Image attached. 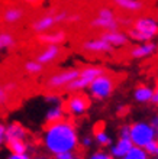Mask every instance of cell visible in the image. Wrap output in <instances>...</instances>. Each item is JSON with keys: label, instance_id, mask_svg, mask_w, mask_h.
<instances>
[{"label": "cell", "instance_id": "1", "mask_svg": "<svg viewBox=\"0 0 158 159\" xmlns=\"http://www.w3.org/2000/svg\"><path fill=\"white\" fill-rule=\"evenodd\" d=\"M41 145L50 156L75 152L80 146L79 129L70 119L46 125L41 134Z\"/></svg>", "mask_w": 158, "mask_h": 159}, {"label": "cell", "instance_id": "2", "mask_svg": "<svg viewBox=\"0 0 158 159\" xmlns=\"http://www.w3.org/2000/svg\"><path fill=\"white\" fill-rule=\"evenodd\" d=\"M126 34L135 43L155 41L158 36V20L152 16H138L133 19L132 26L126 30Z\"/></svg>", "mask_w": 158, "mask_h": 159}, {"label": "cell", "instance_id": "3", "mask_svg": "<svg viewBox=\"0 0 158 159\" xmlns=\"http://www.w3.org/2000/svg\"><path fill=\"white\" fill-rule=\"evenodd\" d=\"M115 88H116V81L113 78V75L106 72L103 75H100L96 80H93V83L87 88V93H89V96L92 97V98H94V100L103 101L113 96Z\"/></svg>", "mask_w": 158, "mask_h": 159}, {"label": "cell", "instance_id": "4", "mask_svg": "<svg viewBox=\"0 0 158 159\" xmlns=\"http://www.w3.org/2000/svg\"><path fill=\"white\" fill-rule=\"evenodd\" d=\"M131 130H129V139L133 143V146L145 148L146 145L152 140H155L154 129L148 120H135L129 123Z\"/></svg>", "mask_w": 158, "mask_h": 159}, {"label": "cell", "instance_id": "5", "mask_svg": "<svg viewBox=\"0 0 158 159\" xmlns=\"http://www.w3.org/2000/svg\"><path fill=\"white\" fill-rule=\"evenodd\" d=\"M90 100L83 93H71L68 98L64 101V109L65 113L73 119H80L90 109Z\"/></svg>", "mask_w": 158, "mask_h": 159}, {"label": "cell", "instance_id": "6", "mask_svg": "<svg viewBox=\"0 0 158 159\" xmlns=\"http://www.w3.org/2000/svg\"><path fill=\"white\" fill-rule=\"evenodd\" d=\"M80 70L79 68H67V70H61L58 72H54L52 75H50L45 81V87L51 91L55 90H61L65 88L70 83H73L75 78H79Z\"/></svg>", "mask_w": 158, "mask_h": 159}, {"label": "cell", "instance_id": "7", "mask_svg": "<svg viewBox=\"0 0 158 159\" xmlns=\"http://www.w3.org/2000/svg\"><path fill=\"white\" fill-rule=\"evenodd\" d=\"M81 51L87 52V54H112L115 48L110 43L104 41L103 38H90L81 42L80 45Z\"/></svg>", "mask_w": 158, "mask_h": 159}, {"label": "cell", "instance_id": "8", "mask_svg": "<svg viewBox=\"0 0 158 159\" xmlns=\"http://www.w3.org/2000/svg\"><path fill=\"white\" fill-rule=\"evenodd\" d=\"M158 52V43L155 41L144 42V43H136L132 49L129 51V55L132 59H146L154 57Z\"/></svg>", "mask_w": 158, "mask_h": 159}, {"label": "cell", "instance_id": "9", "mask_svg": "<svg viewBox=\"0 0 158 159\" xmlns=\"http://www.w3.org/2000/svg\"><path fill=\"white\" fill-rule=\"evenodd\" d=\"M61 54H63L61 45H45L35 55V59L38 62H41L42 65H50V64L55 62L61 57Z\"/></svg>", "mask_w": 158, "mask_h": 159}, {"label": "cell", "instance_id": "10", "mask_svg": "<svg viewBox=\"0 0 158 159\" xmlns=\"http://www.w3.org/2000/svg\"><path fill=\"white\" fill-rule=\"evenodd\" d=\"M36 41L42 45H63L67 41V34L64 29H51L44 34H38Z\"/></svg>", "mask_w": 158, "mask_h": 159}, {"label": "cell", "instance_id": "11", "mask_svg": "<svg viewBox=\"0 0 158 159\" xmlns=\"http://www.w3.org/2000/svg\"><path fill=\"white\" fill-rule=\"evenodd\" d=\"M100 38H103L104 41L110 43L113 48H123L131 42L128 34L123 32L122 29H115V30H104L102 32Z\"/></svg>", "mask_w": 158, "mask_h": 159}, {"label": "cell", "instance_id": "12", "mask_svg": "<svg viewBox=\"0 0 158 159\" xmlns=\"http://www.w3.org/2000/svg\"><path fill=\"white\" fill-rule=\"evenodd\" d=\"M28 138H29V132L22 123L10 121V123L6 125V142H10V140H28Z\"/></svg>", "mask_w": 158, "mask_h": 159}, {"label": "cell", "instance_id": "13", "mask_svg": "<svg viewBox=\"0 0 158 159\" xmlns=\"http://www.w3.org/2000/svg\"><path fill=\"white\" fill-rule=\"evenodd\" d=\"M57 25V20H55V15L54 13H46V15H42V16L36 17L35 20L32 22V30L35 34H44V32H48V30L54 29Z\"/></svg>", "mask_w": 158, "mask_h": 159}, {"label": "cell", "instance_id": "14", "mask_svg": "<svg viewBox=\"0 0 158 159\" xmlns=\"http://www.w3.org/2000/svg\"><path fill=\"white\" fill-rule=\"evenodd\" d=\"M93 139H94V143L100 149H109L110 145L113 143L112 134L106 130L104 123H97L96 125L94 130H93Z\"/></svg>", "mask_w": 158, "mask_h": 159}, {"label": "cell", "instance_id": "15", "mask_svg": "<svg viewBox=\"0 0 158 159\" xmlns=\"http://www.w3.org/2000/svg\"><path fill=\"white\" fill-rule=\"evenodd\" d=\"M152 96H154V87L148 84H138L132 93L133 101L138 104H150L152 101Z\"/></svg>", "mask_w": 158, "mask_h": 159}, {"label": "cell", "instance_id": "16", "mask_svg": "<svg viewBox=\"0 0 158 159\" xmlns=\"http://www.w3.org/2000/svg\"><path fill=\"white\" fill-rule=\"evenodd\" d=\"M133 143L131 142V139L128 138H117L115 142L109 148V153L115 159H121L122 156H125L131 149H132Z\"/></svg>", "mask_w": 158, "mask_h": 159}, {"label": "cell", "instance_id": "17", "mask_svg": "<svg viewBox=\"0 0 158 159\" xmlns=\"http://www.w3.org/2000/svg\"><path fill=\"white\" fill-rule=\"evenodd\" d=\"M113 6H116L117 9H121L126 13L135 15V13L142 12V9L145 6L144 0H110Z\"/></svg>", "mask_w": 158, "mask_h": 159}, {"label": "cell", "instance_id": "18", "mask_svg": "<svg viewBox=\"0 0 158 159\" xmlns=\"http://www.w3.org/2000/svg\"><path fill=\"white\" fill-rule=\"evenodd\" d=\"M25 17V10L19 6H9L4 9L2 19L6 25H17Z\"/></svg>", "mask_w": 158, "mask_h": 159}, {"label": "cell", "instance_id": "19", "mask_svg": "<svg viewBox=\"0 0 158 159\" xmlns=\"http://www.w3.org/2000/svg\"><path fill=\"white\" fill-rule=\"evenodd\" d=\"M106 72H108V70H106V67H103V65H93V64H90V65H86V67H83L80 70L79 77L87 80L89 83L92 84L93 80H96L100 75H103Z\"/></svg>", "mask_w": 158, "mask_h": 159}, {"label": "cell", "instance_id": "20", "mask_svg": "<svg viewBox=\"0 0 158 159\" xmlns=\"http://www.w3.org/2000/svg\"><path fill=\"white\" fill-rule=\"evenodd\" d=\"M64 119H67V113H65L64 106H51L45 113L46 125H51V123H55V121L64 120Z\"/></svg>", "mask_w": 158, "mask_h": 159}, {"label": "cell", "instance_id": "21", "mask_svg": "<svg viewBox=\"0 0 158 159\" xmlns=\"http://www.w3.org/2000/svg\"><path fill=\"white\" fill-rule=\"evenodd\" d=\"M22 68H23V71L28 74V75H39V74H42L44 72V70H45V65H42L41 62H38L36 59H28V61H25L23 62V65H22Z\"/></svg>", "mask_w": 158, "mask_h": 159}, {"label": "cell", "instance_id": "22", "mask_svg": "<svg viewBox=\"0 0 158 159\" xmlns=\"http://www.w3.org/2000/svg\"><path fill=\"white\" fill-rule=\"evenodd\" d=\"M4 145L9 149V152H12V153H29L31 149V145L28 143V140H10V142H6Z\"/></svg>", "mask_w": 158, "mask_h": 159}, {"label": "cell", "instance_id": "23", "mask_svg": "<svg viewBox=\"0 0 158 159\" xmlns=\"http://www.w3.org/2000/svg\"><path fill=\"white\" fill-rule=\"evenodd\" d=\"M16 46V38L13 36L10 32H0V54L4 52V51L13 49Z\"/></svg>", "mask_w": 158, "mask_h": 159}, {"label": "cell", "instance_id": "24", "mask_svg": "<svg viewBox=\"0 0 158 159\" xmlns=\"http://www.w3.org/2000/svg\"><path fill=\"white\" fill-rule=\"evenodd\" d=\"M121 159H152V156H151L144 148L132 146V149H131L125 156H122Z\"/></svg>", "mask_w": 158, "mask_h": 159}, {"label": "cell", "instance_id": "25", "mask_svg": "<svg viewBox=\"0 0 158 159\" xmlns=\"http://www.w3.org/2000/svg\"><path fill=\"white\" fill-rule=\"evenodd\" d=\"M96 16L99 17H103V19H108V20H116L117 19V15H116V10L110 6H102V7L97 9V15Z\"/></svg>", "mask_w": 158, "mask_h": 159}, {"label": "cell", "instance_id": "26", "mask_svg": "<svg viewBox=\"0 0 158 159\" xmlns=\"http://www.w3.org/2000/svg\"><path fill=\"white\" fill-rule=\"evenodd\" d=\"M44 103L50 106H64V100L63 97L57 94V93H46L45 96H44Z\"/></svg>", "mask_w": 158, "mask_h": 159}, {"label": "cell", "instance_id": "27", "mask_svg": "<svg viewBox=\"0 0 158 159\" xmlns=\"http://www.w3.org/2000/svg\"><path fill=\"white\" fill-rule=\"evenodd\" d=\"M86 159H115L106 149H96L86 156Z\"/></svg>", "mask_w": 158, "mask_h": 159}, {"label": "cell", "instance_id": "28", "mask_svg": "<svg viewBox=\"0 0 158 159\" xmlns=\"http://www.w3.org/2000/svg\"><path fill=\"white\" fill-rule=\"evenodd\" d=\"M93 145H94V139H93V134H83L80 136V148L87 151V149H92Z\"/></svg>", "mask_w": 158, "mask_h": 159}, {"label": "cell", "instance_id": "29", "mask_svg": "<svg viewBox=\"0 0 158 159\" xmlns=\"http://www.w3.org/2000/svg\"><path fill=\"white\" fill-rule=\"evenodd\" d=\"M9 104V93L4 90V85L0 83V109H4Z\"/></svg>", "mask_w": 158, "mask_h": 159}, {"label": "cell", "instance_id": "30", "mask_svg": "<svg viewBox=\"0 0 158 159\" xmlns=\"http://www.w3.org/2000/svg\"><path fill=\"white\" fill-rule=\"evenodd\" d=\"M55 15V20H57V25H61V23H67L68 22V16L70 13L67 10H60V12L54 13Z\"/></svg>", "mask_w": 158, "mask_h": 159}, {"label": "cell", "instance_id": "31", "mask_svg": "<svg viewBox=\"0 0 158 159\" xmlns=\"http://www.w3.org/2000/svg\"><path fill=\"white\" fill-rule=\"evenodd\" d=\"M54 159H83L77 152H64V153H58V155L52 156Z\"/></svg>", "mask_w": 158, "mask_h": 159}, {"label": "cell", "instance_id": "32", "mask_svg": "<svg viewBox=\"0 0 158 159\" xmlns=\"http://www.w3.org/2000/svg\"><path fill=\"white\" fill-rule=\"evenodd\" d=\"M132 22H133V19L129 16H117V23H119L121 28H128L129 29L132 26Z\"/></svg>", "mask_w": 158, "mask_h": 159}, {"label": "cell", "instance_id": "33", "mask_svg": "<svg viewBox=\"0 0 158 159\" xmlns=\"http://www.w3.org/2000/svg\"><path fill=\"white\" fill-rule=\"evenodd\" d=\"M129 130H131L129 123L121 125L119 126V129H117V138H128L129 139Z\"/></svg>", "mask_w": 158, "mask_h": 159}, {"label": "cell", "instance_id": "34", "mask_svg": "<svg viewBox=\"0 0 158 159\" xmlns=\"http://www.w3.org/2000/svg\"><path fill=\"white\" fill-rule=\"evenodd\" d=\"M6 142V123L0 119V146H3Z\"/></svg>", "mask_w": 158, "mask_h": 159}, {"label": "cell", "instance_id": "35", "mask_svg": "<svg viewBox=\"0 0 158 159\" xmlns=\"http://www.w3.org/2000/svg\"><path fill=\"white\" fill-rule=\"evenodd\" d=\"M157 146H158V139H155V140H152V142H150L148 145H146L144 149H145L148 153H150L151 156H154L155 151H157Z\"/></svg>", "mask_w": 158, "mask_h": 159}, {"label": "cell", "instance_id": "36", "mask_svg": "<svg viewBox=\"0 0 158 159\" xmlns=\"http://www.w3.org/2000/svg\"><path fill=\"white\" fill-rule=\"evenodd\" d=\"M4 159H32V156L29 153H12V152H9V155Z\"/></svg>", "mask_w": 158, "mask_h": 159}, {"label": "cell", "instance_id": "37", "mask_svg": "<svg viewBox=\"0 0 158 159\" xmlns=\"http://www.w3.org/2000/svg\"><path fill=\"white\" fill-rule=\"evenodd\" d=\"M4 85V90L10 94V93H13V91H16L17 90V84L15 83V81H7V83H4L3 84Z\"/></svg>", "mask_w": 158, "mask_h": 159}, {"label": "cell", "instance_id": "38", "mask_svg": "<svg viewBox=\"0 0 158 159\" xmlns=\"http://www.w3.org/2000/svg\"><path fill=\"white\" fill-rule=\"evenodd\" d=\"M150 123H151V126H152V129H154L155 138L158 139V114H154V116L150 119Z\"/></svg>", "mask_w": 158, "mask_h": 159}, {"label": "cell", "instance_id": "39", "mask_svg": "<svg viewBox=\"0 0 158 159\" xmlns=\"http://www.w3.org/2000/svg\"><path fill=\"white\" fill-rule=\"evenodd\" d=\"M81 20H83V16H81V15L73 13V15L68 16V22H67V23H79V22H81Z\"/></svg>", "mask_w": 158, "mask_h": 159}, {"label": "cell", "instance_id": "40", "mask_svg": "<svg viewBox=\"0 0 158 159\" xmlns=\"http://www.w3.org/2000/svg\"><path fill=\"white\" fill-rule=\"evenodd\" d=\"M151 104L155 106V107H158V81H157V84H155V87H154V96H152Z\"/></svg>", "mask_w": 158, "mask_h": 159}, {"label": "cell", "instance_id": "41", "mask_svg": "<svg viewBox=\"0 0 158 159\" xmlns=\"http://www.w3.org/2000/svg\"><path fill=\"white\" fill-rule=\"evenodd\" d=\"M126 111H128V106L126 104H117L116 106V113L119 114V116H123Z\"/></svg>", "mask_w": 158, "mask_h": 159}, {"label": "cell", "instance_id": "42", "mask_svg": "<svg viewBox=\"0 0 158 159\" xmlns=\"http://www.w3.org/2000/svg\"><path fill=\"white\" fill-rule=\"evenodd\" d=\"M25 4H29V6H36V4H39L42 2V0H22Z\"/></svg>", "mask_w": 158, "mask_h": 159}, {"label": "cell", "instance_id": "43", "mask_svg": "<svg viewBox=\"0 0 158 159\" xmlns=\"http://www.w3.org/2000/svg\"><path fill=\"white\" fill-rule=\"evenodd\" d=\"M32 159H54V158H51L50 155H36L32 156Z\"/></svg>", "mask_w": 158, "mask_h": 159}, {"label": "cell", "instance_id": "44", "mask_svg": "<svg viewBox=\"0 0 158 159\" xmlns=\"http://www.w3.org/2000/svg\"><path fill=\"white\" fill-rule=\"evenodd\" d=\"M154 159H158V146H157V151H155V153H154V156H152Z\"/></svg>", "mask_w": 158, "mask_h": 159}]
</instances>
